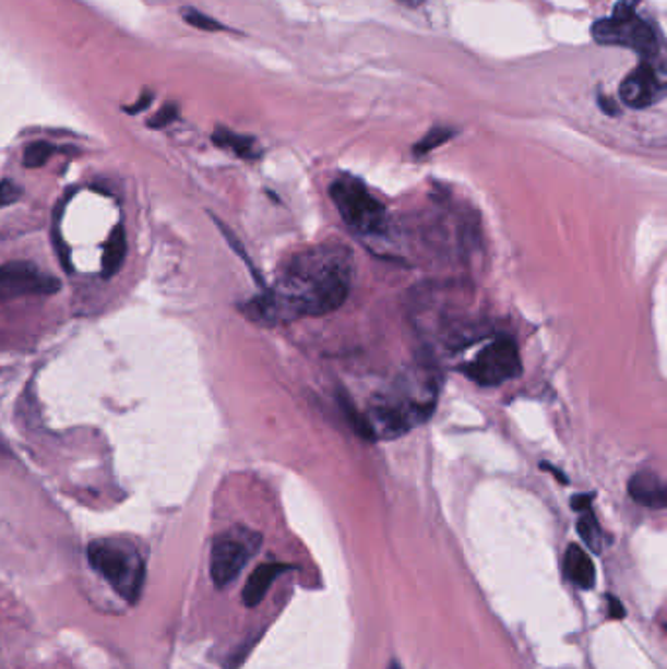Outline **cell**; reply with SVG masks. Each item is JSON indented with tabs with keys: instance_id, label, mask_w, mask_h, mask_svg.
Listing matches in <instances>:
<instances>
[{
	"instance_id": "1",
	"label": "cell",
	"mask_w": 667,
	"mask_h": 669,
	"mask_svg": "<svg viewBox=\"0 0 667 669\" xmlns=\"http://www.w3.org/2000/svg\"><path fill=\"white\" fill-rule=\"evenodd\" d=\"M353 273L345 247H311L283 264L273 288L245 303V315L261 325L327 315L347 302Z\"/></svg>"
},
{
	"instance_id": "2",
	"label": "cell",
	"mask_w": 667,
	"mask_h": 669,
	"mask_svg": "<svg viewBox=\"0 0 667 669\" xmlns=\"http://www.w3.org/2000/svg\"><path fill=\"white\" fill-rule=\"evenodd\" d=\"M439 386L441 378L431 365L407 368L392 386L370 402L365 414H348L350 423L370 441L397 439L431 417Z\"/></svg>"
},
{
	"instance_id": "3",
	"label": "cell",
	"mask_w": 667,
	"mask_h": 669,
	"mask_svg": "<svg viewBox=\"0 0 667 669\" xmlns=\"http://www.w3.org/2000/svg\"><path fill=\"white\" fill-rule=\"evenodd\" d=\"M88 562L128 604H138L145 582V564L138 548L120 538H100L88 545Z\"/></svg>"
},
{
	"instance_id": "4",
	"label": "cell",
	"mask_w": 667,
	"mask_h": 669,
	"mask_svg": "<svg viewBox=\"0 0 667 669\" xmlns=\"http://www.w3.org/2000/svg\"><path fill=\"white\" fill-rule=\"evenodd\" d=\"M593 39L602 46H617L639 53L644 59H658L662 51L658 32L636 12L634 0H620L611 19L593 24Z\"/></svg>"
},
{
	"instance_id": "5",
	"label": "cell",
	"mask_w": 667,
	"mask_h": 669,
	"mask_svg": "<svg viewBox=\"0 0 667 669\" xmlns=\"http://www.w3.org/2000/svg\"><path fill=\"white\" fill-rule=\"evenodd\" d=\"M330 196L338 216L358 236H380L388 227V210L370 194L357 177H338L331 184Z\"/></svg>"
},
{
	"instance_id": "6",
	"label": "cell",
	"mask_w": 667,
	"mask_h": 669,
	"mask_svg": "<svg viewBox=\"0 0 667 669\" xmlns=\"http://www.w3.org/2000/svg\"><path fill=\"white\" fill-rule=\"evenodd\" d=\"M263 537L247 527H234L216 537L212 545L210 574L214 584L222 589L234 584L249 560L259 552Z\"/></svg>"
},
{
	"instance_id": "7",
	"label": "cell",
	"mask_w": 667,
	"mask_h": 669,
	"mask_svg": "<svg viewBox=\"0 0 667 669\" xmlns=\"http://www.w3.org/2000/svg\"><path fill=\"white\" fill-rule=\"evenodd\" d=\"M523 362L519 353L517 343L509 337H501L488 347L479 350L478 355L464 367L466 377L474 380L478 386H501L511 382L521 374Z\"/></svg>"
},
{
	"instance_id": "8",
	"label": "cell",
	"mask_w": 667,
	"mask_h": 669,
	"mask_svg": "<svg viewBox=\"0 0 667 669\" xmlns=\"http://www.w3.org/2000/svg\"><path fill=\"white\" fill-rule=\"evenodd\" d=\"M61 283L28 261H12L0 264V303L26 298L49 296L59 292Z\"/></svg>"
},
{
	"instance_id": "9",
	"label": "cell",
	"mask_w": 667,
	"mask_h": 669,
	"mask_svg": "<svg viewBox=\"0 0 667 669\" xmlns=\"http://www.w3.org/2000/svg\"><path fill=\"white\" fill-rule=\"evenodd\" d=\"M620 100L644 110L654 104L662 103L666 96V69L658 59H644L619 86Z\"/></svg>"
},
{
	"instance_id": "10",
	"label": "cell",
	"mask_w": 667,
	"mask_h": 669,
	"mask_svg": "<svg viewBox=\"0 0 667 669\" xmlns=\"http://www.w3.org/2000/svg\"><path fill=\"white\" fill-rule=\"evenodd\" d=\"M629 495L648 510H664L667 505L666 483L656 471H636L629 481Z\"/></svg>"
},
{
	"instance_id": "11",
	"label": "cell",
	"mask_w": 667,
	"mask_h": 669,
	"mask_svg": "<svg viewBox=\"0 0 667 669\" xmlns=\"http://www.w3.org/2000/svg\"><path fill=\"white\" fill-rule=\"evenodd\" d=\"M288 570H290V566L274 564V562L273 564H263V566L257 568L251 577H249L247 585H245L243 604L247 607H257V605L261 604L264 595L271 589V585L274 584V580L278 575L284 574V572H288Z\"/></svg>"
},
{
	"instance_id": "12",
	"label": "cell",
	"mask_w": 667,
	"mask_h": 669,
	"mask_svg": "<svg viewBox=\"0 0 667 669\" xmlns=\"http://www.w3.org/2000/svg\"><path fill=\"white\" fill-rule=\"evenodd\" d=\"M564 572L565 577L582 589H592L595 585V566L592 558L577 545H572L565 552Z\"/></svg>"
},
{
	"instance_id": "13",
	"label": "cell",
	"mask_w": 667,
	"mask_h": 669,
	"mask_svg": "<svg viewBox=\"0 0 667 669\" xmlns=\"http://www.w3.org/2000/svg\"><path fill=\"white\" fill-rule=\"evenodd\" d=\"M212 140H214L217 147L227 150V152L234 153V155L241 157V159L253 160L261 157L259 145L254 142V138H249V135L231 132L227 128H217L214 135H212Z\"/></svg>"
},
{
	"instance_id": "14",
	"label": "cell",
	"mask_w": 667,
	"mask_h": 669,
	"mask_svg": "<svg viewBox=\"0 0 667 669\" xmlns=\"http://www.w3.org/2000/svg\"><path fill=\"white\" fill-rule=\"evenodd\" d=\"M126 253H128V239H126L123 227L118 226L110 234V239L104 249L103 274L106 278H110L122 268Z\"/></svg>"
},
{
	"instance_id": "15",
	"label": "cell",
	"mask_w": 667,
	"mask_h": 669,
	"mask_svg": "<svg viewBox=\"0 0 667 669\" xmlns=\"http://www.w3.org/2000/svg\"><path fill=\"white\" fill-rule=\"evenodd\" d=\"M582 515L577 518V533L583 538V542L589 547L593 552H602L603 548V530L597 523V518L593 515L592 507L580 511Z\"/></svg>"
},
{
	"instance_id": "16",
	"label": "cell",
	"mask_w": 667,
	"mask_h": 669,
	"mask_svg": "<svg viewBox=\"0 0 667 669\" xmlns=\"http://www.w3.org/2000/svg\"><path fill=\"white\" fill-rule=\"evenodd\" d=\"M180 14H182V20L190 24V26H194V28L204 29V32H227L224 24H219L217 20L207 16V14L200 12V10L192 9V7L180 10Z\"/></svg>"
},
{
	"instance_id": "17",
	"label": "cell",
	"mask_w": 667,
	"mask_h": 669,
	"mask_svg": "<svg viewBox=\"0 0 667 669\" xmlns=\"http://www.w3.org/2000/svg\"><path fill=\"white\" fill-rule=\"evenodd\" d=\"M53 153H56V147L51 143H32V145H28V150L24 152V167H28V169L44 167Z\"/></svg>"
},
{
	"instance_id": "18",
	"label": "cell",
	"mask_w": 667,
	"mask_h": 669,
	"mask_svg": "<svg viewBox=\"0 0 667 669\" xmlns=\"http://www.w3.org/2000/svg\"><path fill=\"white\" fill-rule=\"evenodd\" d=\"M454 132L449 130V128H434L431 132L425 135L421 142L415 145V155H425V153L432 152V150H437L439 145H442L444 142H449L451 140Z\"/></svg>"
},
{
	"instance_id": "19",
	"label": "cell",
	"mask_w": 667,
	"mask_h": 669,
	"mask_svg": "<svg viewBox=\"0 0 667 669\" xmlns=\"http://www.w3.org/2000/svg\"><path fill=\"white\" fill-rule=\"evenodd\" d=\"M179 118V106L177 104H167L159 114H155L153 118H151L150 128L153 130H160V128H167L169 123L175 122Z\"/></svg>"
},
{
	"instance_id": "20",
	"label": "cell",
	"mask_w": 667,
	"mask_h": 669,
	"mask_svg": "<svg viewBox=\"0 0 667 669\" xmlns=\"http://www.w3.org/2000/svg\"><path fill=\"white\" fill-rule=\"evenodd\" d=\"M22 194V189L16 187L12 180H2L0 182V207L9 206L12 202H16Z\"/></svg>"
},
{
	"instance_id": "21",
	"label": "cell",
	"mask_w": 667,
	"mask_h": 669,
	"mask_svg": "<svg viewBox=\"0 0 667 669\" xmlns=\"http://www.w3.org/2000/svg\"><path fill=\"white\" fill-rule=\"evenodd\" d=\"M153 103V95H151L150 91H145L142 96H140V100L133 104V106H126L123 110L128 114H140L145 108H150V104Z\"/></svg>"
},
{
	"instance_id": "22",
	"label": "cell",
	"mask_w": 667,
	"mask_h": 669,
	"mask_svg": "<svg viewBox=\"0 0 667 669\" xmlns=\"http://www.w3.org/2000/svg\"><path fill=\"white\" fill-rule=\"evenodd\" d=\"M609 605H611V617H615V619L624 617V607L615 597H609Z\"/></svg>"
},
{
	"instance_id": "23",
	"label": "cell",
	"mask_w": 667,
	"mask_h": 669,
	"mask_svg": "<svg viewBox=\"0 0 667 669\" xmlns=\"http://www.w3.org/2000/svg\"><path fill=\"white\" fill-rule=\"evenodd\" d=\"M599 106H602L603 112H607L609 116H617V110H615L617 106H615V104H612L607 96L603 98V96L599 95Z\"/></svg>"
},
{
	"instance_id": "24",
	"label": "cell",
	"mask_w": 667,
	"mask_h": 669,
	"mask_svg": "<svg viewBox=\"0 0 667 669\" xmlns=\"http://www.w3.org/2000/svg\"><path fill=\"white\" fill-rule=\"evenodd\" d=\"M400 4H404L407 9H417V7H421L425 0H397Z\"/></svg>"
},
{
	"instance_id": "25",
	"label": "cell",
	"mask_w": 667,
	"mask_h": 669,
	"mask_svg": "<svg viewBox=\"0 0 667 669\" xmlns=\"http://www.w3.org/2000/svg\"><path fill=\"white\" fill-rule=\"evenodd\" d=\"M390 669H400V668H397V666H395V664H392V668H390Z\"/></svg>"
}]
</instances>
